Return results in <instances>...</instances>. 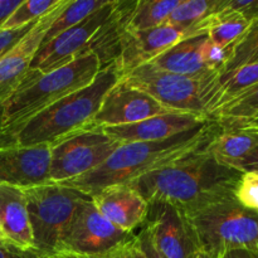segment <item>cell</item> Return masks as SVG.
Returning <instances> with one entry per match:
<instances>
[{
    "mask_svg": "<svg viewBox=\"0 0 258 258\" xmlns=\"http://www.w3.org/2000/svg\"><path fill=\"white\" fill-rule=\"evenodd\" d=\"M20 3L22 0H0V29Z\"/></svg>",
    "mask_w": 258,
    "mask_h": 258,
    "instance_id": "cell-36",
    "label": "cell"
},
{
    "mask_svg": "<svg viewBox=\"0 0 258 258\" xmlns=\"http://www.w3.org/2000/svg\"><path fill=\"white\" fill-rule=\"evenodd\" d=\"M101 68L92 52L80 54L67 64L47 73L28 71L4 103L0 148H5L27 121L66 96L90 85Z\"/></svg>",
    "mask_w": 258,
    "mask_h": 258,
    "instance_id": "cell-3",
    "label": "cell"
},
{
    "mask_svg": "<svg viewBox=\"0 0 258 258\" xmlns=\"http://www.w3.org/2000/svg\"><path fill=\"white\" fill-rule=\"evenodd\" d=\"M45 258H68V257L63 256V254H54V256H49V257H45Z\"/></svg>",
    "mask_w": 258,
    "mask_h": 258,
    "instance_id": "cell-41",
    "label": "cell"
},
{
    "mask_svg": "<svg viewBox=\"0 0 258 258\" xmlns=\"http://www.w3.org/2000/svg\"><path fill=\"white\" fill-rule=\"evenodd\" d=\"M116 0H108L93 14L83 19L75 27L60 33L50 42L40 45L33 58L29 71L47 73L67 64L80 54L88 52L91 40L112 14Z\"/></svg>",
    "mask_w": 258,
    "mask_h": 258,
    "instance_id": "cell-11",
    "label": "cell"
},
{
    "mask_svg": "<svg viewBox=\"0 0 258 258\" xmlns=\"http://www.w3.org/2000/svg\"><path fill=\"white\" fill-rule=\"evenodd\" d=\"M5 98L0 97V135H2L3 131V120H4V103H5Z\"/></svg>",
    "mask_w": 258,
    "mask_h": 258,
    "instance_id": "cell-38",
    "label": "cell"
},
{
    "mask_svg": "<svg viewBox=\"0 0 258 258\" xmlns=\"http://www.w3.org/2000/svg\"><path fill=\"white\" fill-rule=\"evenodd\" d=\"M0 227L8 241L22 247H33L24 189L0 184Z\"/></svg>",
    "mask_w": 258,
    "mask_h": 258,
    "instance_id": "cell-19",
    "label": "cell"
},
{
    "mask_svg": "<svg viewBox=\"0 0 258 258\" xmlns=\"http://www.w3.org/2000/svg\"><path fill=\"white\" fill-rule=\"evenodd\" d=\"M0 239H7V238H5L4 233H3V229H2V227H0Z\"/></svg>",
    "mask_w": 258,
    "mask_h": 258,
    "instance_id": "cell-42",
    "label": "cell"
},
{
    "mask_svg": "<svg viewBox=\"0 0 258 258\" xmlns=\"http://www.w3.org/2000/svg\"><path fill=\"white\" fill-rule=\"evenodd\" d=\"M33 247L45 257L59 254L76 211L87 194L62 184L24 189Z\"/></svg>",
    "mask_w": 258,
    "mask_h": 258,
    "instance_id": "cell-7",
    "label": "cell"
},
{
    "mask_svg": "<svg viewBox=\"0 0 258 258\" xmlns=\"http://www.w3.org/2000/svg\"><path fill=\"white\" fill-rule=\"evenodd\" d=\"M38 23H30V24L24 25V27L15 28V29H9V30H0V59L7 54L9 50H12L18 43L22 40V38L25 34L29 33V30L34 27Z\"/></svg>",
    "mask_w": 258,
    "mask_h": 258,
    "instance_id": "cell-30",
    "label": "cell"
},
{
    "mask_svg": "<svg viewBox=\"0 0 258 258\" xmlns=\"http://www.w3.org/2000/svg\"><path fill=\"white\" fill-rule=\"evenodd\" d=\"M122 143L103 128L87 125L50 145V183L62 184L102 165Z\"/></svg>",
    "mask_w": 258,
    "mask_h": 258,
    "instance_id": "cell-8",
    "label": "cell"
},
{
    "mask_svg": "<svg viewBox=\"0 0 258 258\" xmlns=\"http://www.w3.org/2000/svg\"><path fill=\"white\" fill-rule=\"evenodd\" d=\"M223 0H181L173 10L165 24L181 30L184 39L207 34L211 15L217 13Z\"/></svg>",
    "mask_w": 258,
    "mask_h": 258,
    "instance_id": "cell-20",
    "label": "cell"
},
{
    "mask_svg": "<svg viewBox=\"0 0 258 258\" xmlns=\"http://www.w3.org/2000/svg\"><path fill=\"white\" fill-rule=\"evenodd\" d=\"M234 198L246 208L258 212V173L247 171L242 174L234 190Z\"/></svg>",
    "mask_w": 258,
    "mask_h": 258,
    "instance_id": "cell-29",
    "label": "cell"
},
{
    "mask_svg": "<svg viewBox=\"0 0 258 258\" xmlns=\"http://www.w3.org/2000/svg\"><path fill=\"white\" fill-rule=\"evenodd\" d=\"M258 146V131L241 127L221 130L207 145L206 150L217 160L231 166L236 161L248 155Z\"/></svg>",
    "mask_w": 258,
    "mask_h": 258,
    "instance_id": "cell-21",
    "label": "cell"
},
{
    "mask_svg": "<svg viewBox=\"0 0 258 258\" xmlns=\"http://www.w3.org/2000/svg\"><path fill=\"white\" fill-rule=\"evenodd\" d=\"M120 78L121 72L116 62L102 68L90 85L66 96L27 121L8 146H50L86 127L100 108L106 93Z\"/></svg>",
    "mask_w": 258,
    "mask_h": 258,
    "instance_id": "cell-4",
    "label": "cell"
},
{
    "mask_svg": "<svg viewBox=\"0 0 258 258\" xmlns=\"http://www.w3.org/2000/svg\"><path fill=\"white\" fill-rule=\"evenodd\" d=\"M181 39H184L183 32L169 24L140 32L126 28L121 39L120 55L116 60L121 76L150 63Z\"/></svg>",
    "mask_w": 258,
    "mask_h": 258,
    "instance_id": "cell-14",
    "label": "cell"
},
{
    "mask_svg": "<svg viewBox=\"0 0 258 258\" xmlns=\"http://www.w3.org/2000/svg\"><path fill=\"white\" fill-rule=\"evenodd\" d=\"M231 166L242 171V173H247V171H256V173H258V146L254 148L248 155L233 163Z\"/></svg>",
    "mask_w": 258,
    "mask_h": 258,
    "instance_id": "cell-33",
    "label": "cell"
},
{
    "mask_svg": "<svg viewBox=\"0 0 258 258\" xmlns=\"http://www.w3.org/2000/svg\"><path fill=\"white\" fill-rule=\"evenodd\" d=\"M218 77L219 75L188 77L159 70L148 63L121 76L120 80L148 93L166 110L208 118L218 88Z\"/></svg>",
    "mask_w": 258,
    "mask_h": 258,
    "instance_id": "cell-6",
    "label": "cell"
},
{
    "mask_svg": "<svg viewBox=\"0 0 258 258\" xmlns=\"http://www.w3.org/2000/svg\"><path fill=\"white\" fill-rule=\"evenodd\" d=\"M62 0H22L0 30L15 29L34 23L60 4Z\"/></svg>",
    "mask_w": 258,
    "mask_h": 258,
    "instance_id": "cell-28",
    "label": "cell"
},
{
    "mask_svg": "<svg viewBox=\"0 0 258 258\" xmlns=\"http://www.w3.org/2000/svg\"><path fill=\"white\" fill-rule=\"evenodd\" d=\"M258 83V64H248L218 77V88L212 102L208 118L212 113L228 103L249 87Z\"/></svg>",
    "mask_w": 258,
    "mask_h": 258,
    "instance_id": "cell-24",
    "label": "cell"
},
{
    "mask_svg": "<svg viewBox=\"0 0 258 258\" xmlns=\"http://www.w3.org/2000/svg\"><path fill=\"white\" fill-rule=\"evenodd\" d=\"M173 112L148 93L118 81L105 95L91 125L96 127L133 125L154 116Z\"/></svg>",
    "mask_w": 258,
    "mask_h": 258,
    "instance_id": "cell-12",
    "label": "cell"
},
{
    "mask_svg": "<svg viewBox=\"0 0 258 258\" xmlns=\"http://www.w3.org/2000/svg\"><path fill=\"white\" fill-rule=\"evenodd\" d=\"M226 8L239 13L248 22L258 18V0H226Z\"/></svg>",
    "mask_w": 258,
    "mask_h": 258,
    "instance_id": "cell-32",
    "label": "cell"
},
{
    "mask_svg": "<svg viewBox=\"0 0 258 258\" xmlns=\"http://www.w3.org/2000/svg\"><path fill=\"white\" fill-rule=\"evenodd\" d=\"M201 251L221 258L232 249L258 252V212L246 208L233 197L186 214Z\"/></svg>",
    "mask_w": 258,
    "mask_h": 258,
    "instance_id": "cell-5",
    "label": "cell"
},
{
    "mask_svg": "<svg viewBox=\"0 0 258 258\" xmlns=\"http://www.w3.org/2000/svg\"><path fill=\"white\" fill-rule=\"evenodd\" d=\"M208 39L207 34L194 35L185 38L169 48L168 50L151 60L149 64L175 73V75L188 76V77H211L219 75L207 66L203 57V45Z\"/></svg>",
    "mask_w": 258,
    "mask_h": 258,
    "instance_id": "cell-18",
    "label": "cell"
},
{
    "mask_svg": "<svg viewBox=\"0 0 258 258\" xmlns=\"http://www.w3.org/2000/svg\"><path fill=\"white\" fill-rule=\"evenodd\" d=\"M136 239L96 209L91 197L81 202L59 254L71 258H108Z\"/></svg>",
    "mask_w": 258,
    "mask_h": 258,
    "instance_id": "cell-9",
    "label": "cell"
},
{
    "mask_svg": "<svg viewBox=\"0 0 258 258\" xmlns=\"http://www.w3.org/2000/svg\"><path fill=\"white\" fill-rule=\"evenodd\" d=\"M248 64H258V18L251 22L246 33L232 47L231 57L219 76L228 75Z\"/></svg>",
    "mask_w": 258,
    "mask_h": 258,
    "instance_id": "cell-27",
    "label": "cell"
},
{
    "mask_svg": "<svg viewBox=\"0 0 258 258\" xmlns=\"http://www.w3.org/2000/svg\"><path fill=\"white\" fill-rule=\"evenodd\" d=\"M67 3L68 0H62L58 7L40 18L29 33L25 34L13 49L0 59V97L7 100L27 75L33 58L42 45L48 28L59 15Z\"/></svg>",
    "mask_w": 258,
    "mask_h": 258,
    "instance_id": "cell-15",
    "label": "cell"
},
{
    "mask_svg": "<svg viewBox=\"0 0 258 258\" xmlns=\"http://www.w3.org/2000/svg\"><path fill=\"white\" fill-rule=\"evenodd\" d=\"M141 227L165 258H194L201 252V244L188 216L173 204L148 202V212Z\"/></svg>",
    "mask_w": 258,
    "mask_h": 258,
    "instance_id": "cell-10",
    "label": "cell"
},
{
    "mask_svg": "<svg viewBox=\"0 0 258 258\" xmlns=\"http://www.w3.org/2000/svg\"><path fill=\"white\" fill-rule=\"evenodd\" d=\"M49 165L48 145L0 148V184L28 189L50 183Z\"/></svg>",
    "mask_w": 258,
    "mask_h": 258,
    "instance_id": "cell-13",
    "label": "cell"
},
{
    "mask_svg": "<svg viewBox=\"0 0 258 258\" xmlns=\"http://www.w3.org/2000/svg\"><path fill=\"white\" fill-rule=\"evenodd\" d=\"M241 127H248V128H253V130H257V131H258V117L253 118V120H252V121H249V122H247L246 125L241 126ZM241 127H238V128H241ZM232 130H233V128H232Z\"/></svg>",
    "mask_w": 258,
    "mask_h": 258,
    "instance_id": "cell-39",
    "label": "cell"
},
{
    "mask_svg": "<svg viewBox=\"0 0 258 258\" xmlns=\"http://www.w3.org/2000/svg\"><path fill=\"white\" fill-rule=\"evenodd\" d=\"M221 258H258V252L251 249H232L226 252Z\"/></svg>",
    "mask_w": 258,
    "mask_h": 258,
    "instance_id": "cell-37",
    "label": "cell"
},
{
    "mask_svg": "<svg viewBox=\"0 0 258 258\" xmlns=\"http://www.w3.org/2000/svg\"><path fill=\"white\" fill-rule=\"evenodd\" d=\"M0 258H45L34 247H22L8 239H0Z\"/></svg>",
    "mask_w": 258,
    "mask_h": 258,
    "instance_id": "cell-31",
    "label": "cell"
},
{
    "mask_svg": "<svg viewBox=\"0 0 258 258\" xmlns=\"http://www.w3.org/2000/svg\"><path fill=\"white\" fill-rule=\"evenodd\" d=\"M66 257H67V256H66ZM68 258H71V257H68Z\"/></svg>",
    "mask_w": 258,
    "mask_h": 258,
    "instance_id": "cell-43",
    "label": "cell"
},
{
    "mask_svg": "<svg viewBox=\"0 0 258 258\" xmlns=\"http://www.w3.org/2000/svg\"><path fill=\"white\" fill-rule=\"evenodd\" d=\"M208 118L185 112H168L133 125L103 127V131L122 144L155 143L174 138L202 125Z\"/></svg>",
    "mask_w": 258,
    "mask_h": 258,
    "instance_id": "cell-16",
    "label": "cell"
},
{
    "mask_svg": "<svg viewBox=\"0 0 258 258\" xmlns=\"http://www.w3.org/2000/svg\"><path fill=\"white\" fill-rule=\"evenodd\" d=\"M256 117H258V83L214 111L209 120L218 123L222 130H232L246 125Z\"/></svg>",
    "mask_w": 258,
    "mask_h": 258,
    "instance_id": "cell-22",
    "label": "cell"
},
{
    "mask_svg": "<svg viewBox=\"0 0 258 258\" xmlns=\"http://www.w3.org/2000/svg\"><path fill=\"white\" fill-rule=\"evenodd\" d=\"M107 2L108 0H76V2L68 0V3L63 8L62 12L59 13V15L53 20L50 27L48 28L42 44L50 42L53 38L59 35L60 33L77 25L83 19L93 14L96 10L107 4Z\"/></svg>",
    "mask_w": 258,
    "mask_h": 258,
    "instance_id": "cell-26",
    "label": "cell"
},
{
    "mask_svg": "<svg viewBox=\"0 0 258 258\" xmlns=\"http://www.w3.org/2000/svg\"><path fill=\"white\" fill-rule=\"evenodd\" d=\"M181 0H138L127 23L130 30H148L165 24Z\"/></svg>",
    "mask_w": 258,
    "mask_h": 258,
    "instance_id": "cell-25",
    "label": "cell"
},
{
    "mask_svg": "<svg viewBox=\"0 0 258 258\" xmlns=\"http://www.w3.org/2000/svg\"><path fill=\"white\" fill-rule=\"evenodd\" d=\"M108 258H146V256L144 253L143 248H141L140 243H139L138 236H136L135 241L128 243L127 246L121 248L120 251H117L115 254Z\"/></svg>",
    "mask_w": 258,
    "mask_h": 258,
    "instance_id": "cell-34",
    "label": "cell"
},
{
    "mask_svg": "<svg viewBox=\"0 0 258 258\" xmlns=\"http://www.w3.org/2000/svg\"><path fill=\"white\" fill-rule=\"evenodd\" d=\"M249 24L251 22L243 15L226 8V0H223L218 12L209 18L207 35L212 43L219 47H233L248 29Z\"/></svg>",
    "mask_w": 258,
    "mask_h": 258,
    "instance_id": "cell-23",
    "label": "cell"
},
{
    "mask_svg": "<svg viewBox=\"0 0 258 258\" xmlns=\"http://www.w3.org/2000/svg\"><path fill=\"white\" fill-rule=\"evenodd\" d=\"M136 236H138V241L139 243H140L141 248H143L146 258H165L164 256H161L160 252L154 247V244L151 243L150 238H149L148 233H146V231L143 228V227H140V232H139Z\"/></svg>",
    "mask_w": 258,
    "mask_h": 258,
    "instance_id": "cell-35",
    "label": "cell"
},
{
    "mask_svg": "<svg viewBox=\"0 0 258 258\" xmlns=\"http://www.w3.org/2000/svg\"><path fill=\"white\" fill-rule=\"evenodd\" d=\"M206 148L126 185L138 191L146 202H165L185 214L233 197L243 173L217 160Z\"/></svg>",
    "mask_w": 258,
    "mask_h": 258,
    "instance_id": "cell-1",
    "label": "cell"
},
{
    "mask_svg": "<svg viewBox=\"0 0 258 258\" xmlns=\"http://www.w3.org/2000/svg\"><path fill=\"white\" fill-rule=\"evenodd\" d=\"M194 258H212L211 256H209V254H207V253H204V252H198V254H197L196 257Z\"/></svg>",
    "mask_w": 258,
    "mask_h": 258,
    "instance_id": "cell-40",
    "label": "cell"
},
{
    "mask_svg": "<svg viewBox=\"0 0 258 258\" xmlns=\"http://www.w3.org/2000/svg\"><path fill=\"white\" fill-rule=\"evenodd\" d=\"M221 130L218 123L208 120L163 141L122 144L102 165L80 178L62 183V185L92 196L107 186L127 184L204 148Z\"/></svg>",
    "mask_w": 258,
    "mask_h": 258,
    "instance_id": "cell-2",
    "label": "cell"
},
{
    "mask_svg": "<svg viewBox=\"0 0 258 258\" xmlns=\"http://www.w3.org/2000/svg\"><path fill=\"white\" fill-rule=\"evenodd\" d=\"M90 197L96 209L121 231L134 233L145 221L148 202L126 184L107 186Z\"/></svg>",
    "mask_w": 258,
    "mask_h": 258,
    "instance_id": "cell-17",
    "label": "cell"
}]
</instances>
